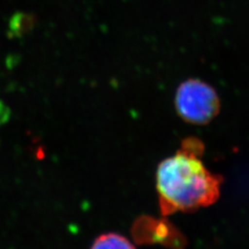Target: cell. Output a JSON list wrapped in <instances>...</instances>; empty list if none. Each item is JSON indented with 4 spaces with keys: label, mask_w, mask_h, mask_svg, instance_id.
Here are the masks:
<instances>
[{
    "label": "cell",
    "mask_w": 249,
    "mask_h": 249,
    "mask_svg": "<svg viewBox=\"0 0 249 249\" xmlns=\"http://www.w3.org/2000/svg\"><path fill=\"white\" fill-rule=\"evenodd\" d=\"M175 103L179 116L190 124H208L221 109L220 98L213 87L196 79H188L180 84Z\"/></svg>",
    "instance_id": "cell-2"
},
{
    "label": "cell",
    "mask_w": 249,
    "mask_h": 249,
    "mask_svg": "<svg viewBox=\"0 0 249 249\" xmlns=\"http://www.w3.org/2000/svg\"><path fill=\"white\" fill-rule=\"evenodd\" d=\"M9 116V109L2 102H0V122L4 121Z\"/></svg>",
    "instance_id": "cell-5"
},
{
    "label": "cell",
    "mask_w": 249,
    "mask_h": 249,
    "mask_svg": "<svg viewBox=\"0 0 249 249\" xmlns=\"http://www.w3.org/2000/svg\"><path fill=\"white\" fill-rule=\"evenodd\" d=\"M35 23L36 19L33 15L18 12L10 19L9 35L12 37H19L31 31L35 26Z\"/></svg>",
    "instance_id": "cell-4"
},
{
    "label": "cell",
    "mask_w": 249,
    "mask_h": 249,
    "mask_svg": "<svg viewBox=\"0 0 249 249\" xmlns=\"http://www.w3.org/2000/svg\"><path fill=\"white\" fill-rule=\"evenodd\" d=\"M90 249H135L125 237L117 233H106L93 243Z\"/></svg>",
    "instance_id": "cell-3"
},
{
    "label": "cell",
    "mask_w": 249,
    "mask_h": 249,
    "mask_svg": "<svg viewBox=\"0 0 249 249\" xmlns=\"http://www.w3.org/2000/svg\"><path fill=\"white\" fill-rule=\"evenodd\" d=\"M203 151L198 139L187 138L174 156L160 162L156 185L163 215L196 211L219 198L223 178L205 166Z\"/></svg>",
    "instance_id": "cell-1"
}]
</instances>
